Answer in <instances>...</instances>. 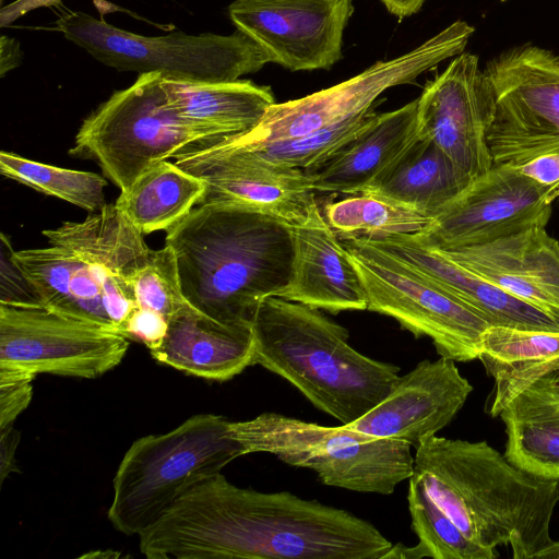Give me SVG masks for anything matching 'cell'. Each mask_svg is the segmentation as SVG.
I'll return each instance as SVG.
<instances>
[{"label":"cell","instance_id":"obj_13","mask_svg":"<svg viewBox=\"0 0 559 559\" xmlns=\"http://www.w3.org/2000/svg\"><path fill=\"white\" fill-rule=\"evenodd\" d=\"M491 119L492 96L478 57L462 52L424 87L416 134L433 141L468 186L493 165L487 144Z\"/></svg>","mask_w":559,"mask_h":559},{"label":"cell","instance_id":"obj_40","mask_svg":"<svg viewBox=\"0 0 559 559\" xmlns=\"http://www.w3.org/2000/svg\"><path fill=\"white\" fill-rule=\"evenodd\" d=\"M0 45V73L1 76H3L8 71L20 64L22 51L20 49V44L16 40L4 35L1 36Z\"/></svg>","mask_w":559,"mask_h":559},{"label":"cell","instance_id":"obj_28","mask_svg":"<svg viewBox=\"0 0 559 559\" xmlns=\"http://www.w3.org/2000/svg\"><path fill=\"white\" fill-rule=\"evenodd\" d=\"M408 509L412 527L418 544L404 548L393 546L388 558L433 559H495V549L468 539L428 493L423 480L415 474L409 477Z\"/></svg>","mask_w":559,"mask_h":559},{"label":"cell","instance_id":"obj_37","mask_svg":"<svg viewBox=\"0 0 559 559\" xmlns=\"http://www.w3.org/2000/svg\"><path fill=\"white\" fill-rule=\"evenodd\" d=\"M514 167L543 186L551 187L559 182V153L542 155Z\"/></svg>","mask_w":559,"mask_h":559},{"label":"cell","instance_id":"obj_42","mask_svg":"<svg viewBox=\"0 0 559 559\" xmlns=\"http://www.w3.org/2000/svg\"><path fill=\"white\" fill-rule=\"evenodd\" d=\"M535 558L537 559H559V540L550 542L547 546L540 549Z\"/></svg>","mask_w":559,"mask_h":559},{"label":"cell","instance_id":"obj_31","mask_svg":"<svg viewBox=\"0 0 559 559\" xmlns=\"http://www.w3.org/2000/svg\"><path fill=\"white\" fill-rule=\"evenodd\" d=\"M376 116L377 112L371 109L300 138L271 143L254 150L228 153H243L272 164L308 170L345 147L373 122Z\"/></svg>","mask_w":559,"mask_h":559},{"label":"cell","instance_id":"obj_10","mask_svg":"<svg viewBox=\"0 0 559 559\" xmlns=\"http://www.w3.org/2000/svg\"><path fill=\"white\" fill-rule=\"evenodd\" d=\"M341 240L365 286L367 310L395 319L416 337L428 336L440 357L478 359L481 334L490 325L478 312L365 237Z\"/></svg>","mask_w":559,"mask_h":559},{"label":"cell","instance_id":"obj_8","mask_svg":"<svg viewBox=\"0 0 559 559\" xmlns=\"http://www.w3.org/2000/svg\"><path fill=\"white\" fill-rule=\"evenodd\" d=\"M163 76L139 74L81 124L71 154L93 158L121 192L153 164L204 150L201 136L167 104Z\"/></svg>","mask_w":559,"mask_h":559},{"label":"cell","instance_id":"obj_24","mask_svg":"<svg viewBox=\"0 0 559 559\" xmlns=\"http://www.w3.org/2000/svg\"><path fill=\"white\" fill-rule=\"evenodd\" d=\"M492 393L489 413L504 424L507 460L534 477L559 480V404L530 386Z\"/></svg>","mask_w":559,"mask_h":559},{"label":"cell","instance_id":"obj_44","mask_svg":"<svg viewBox=\"0 0 559 559\" xmlns=\"http://www.w3.org/2000/svg\"><path fill=\"white\" fill-rule=\"evenodd\" d=\"M557 198H559V182L548 187L545 193V203L551 204Z\"/></svg>","mask_w":559,"mask_h":559},{"label":"cell","instance_id":"obj_22","mask_svg":"<svg viewBox=\"0 0 559 559\" xmlns=\"http://www.w3.org/2000/svg\"><path fill=\"white\" fill-rule=\"evenodd\" d=\"M162 84L169 107L201 136L205 148L250 131L275 104L270 86L249 80L179 82L163 78Z\"/></svg>","mask_w":559,"mask_h":559},{"label":"cell","instance_id":"obj_4","mask_svg":"<svg viewBox=\"0 0 559 559\" xmlns=\"http://www.w3.org/2000/svg\"><path fill=\"white\" fill-rule=\"evenodd\" d=\"M251 326L253 365L287 380L342 425L379 404L400 378L397 366L353 348L347 329L318 308L267 297Z\"/></svg>","mask_w":559,"mask_h":559},{"label":"cell","instance_id":"obj_11","mask_svg":"<svg viewBox=\"0 0 559 559\" xmlns=\"http://www.w3.org/2000/svg\"><path fill=\"white\" fill-rule=\"evenodd\" d=\"M483 71L492 96L487 144L493 165L519 166L559 153V55L524 44Z\"/></svg>","mask_w":559,"mask_h":559},{"label":"cell","instance_id":"obj_2","mask_svg":"<svg viewBox=\"0 0 559 559\" xmlns=\"http://www.w3.org/2000/svg\"><path fill=\"white\" fill-rule=\"evenodd\" d=\"M188 302L227 325H251L259 305L288 286L292 226L222 201L193 207L167 230Z\"/></svg>","mask_w":559,"mask_h":559},{"label":"cell","instance_id":"obj_19","mask_svg":"<svg viewBox=\"0 0 559 559\" xmlns=\"http://www.w3.org/2000/svg\"><path fill=\"white\" fill-rule=\"evenodd\" d=\"M438 250L503 290L559 316V242L545 227L481 245Z\"/></svg>","mask_w":559,"mask_h":559},{"label":"cell","instance_id":"obj_15","mask_svg":"<svg viewBox=\"0 0 559 559\" xmlns=\"http://www.w3.org/2000/svg\"><path fill=\"white\" fill-rule=\"evenodd\" d=\"M547 189L514 166L492 165L433 218L427 233L419 235L435 248L455 249L545 227L551 215V204L545 203Z\"/></svg>","mask_w":559,"mask_h":559},{"label":"cell","instance_id":"obj_16","mask_svg":"<svg viewBox=\"0 0 559 559\" xmlns=\"http://www.w3.org/2000/svg\"><path fill=\"white\" fill-rule=\"evenodd\" d=\"M175 160L181 169L205 182L199 204L229 202L290 226L305 223L317 204L312 178L300 168L210 148L177 156Z\"/></svg>","mask_w":559,"mask_h":559},{"label":"cell","instance_id":"obj_25","mask_svg":"<svg viewBox=\"0 0 559 559\" xmlns=\"http://www.w3.org/2000/svg\"><path fill=\"white\" fill-rule=\"evenodd\" d=\"M13 259L37 293L43 307L116 330L105 309L95 269L72 250L49 245L47 248L14 251Z\"/></svg>","mask_w":559,"mask_h":559},{"label":"cell","instance_id":"obj_43","mask_svg":"<svg viewBox=\"0 0 559 559\" xmlns=\"http://www.w3.org/2000/svg\"><path fill=\"white\" fill-rule=\"evenodd\" d=\"M121 554L120 552H117V551H112V550H97V551H91L88 554H84L83 556H81V558H93V559H98V558H104V559H107V558H118L120 557Z\"/></svg>","mask_w":559,"mask_h":559},{"label":"cell","instance_id":"obj_3","mask_svg":"<svg viewBox=\"0 0 559 559\" xmlns=\"http://www.w3.org/2000/svg\"><path fill=\"white\" fill-rule=\"evenodd\" d=\"M414 473L478 545H510L514 559H533L552 542L549 530L559 480L523 472L486 441L432 436L416 448Z\"/></svg>","mask_w":559,"mask_h":559},{"label":"cell","instance_id":"obj_9","mask_svg":"<svg viewBox=\"0 0 559 559\" xmlns=\"http://www.w3.org/2000/svg\"><path fill=\"white\" fill-rule=\"evenodd\" d=\"M473 34V26L457 20L413 50L377 61L344 82L298 99L273 104L253 129L209 148L226 153L254 150L365 114L373 109L384 91L414 83L440 62L464 52Z\"/></svg>","mask_w":559,"mask_h":559},{"label":"cell","instance_id":"obj_34","mask_svg":"<svg viewBox=\"0 0 559 559\" xmlns=\"http://www.w3.org/2000/svg\"><path fill=\"white\" fill-rule=\"evenodd\" d=\"M0 243V304L20 307L41 306L37 293L15 263L14 250L3 233Z\"/></svg>","mask_w":559,"mask_h":559},{"label":"cell","instance_id":"obj_33","mask_svg":"<svg viewBox=\"0 0 559 559\" xmlns=\"http://www.w3.org/2000/svg\"><path fill=\"white\" fill-rule=\"evenodd\" d=\"M133 287L138 308L168 322L179 310L190 305L181 290L174 252L166 245L159 250H153L148 263L136 274Z\"/></svg>","mask_w":559,"mask_h":559},{"label":"cell","instance_id":"obj_23","mask_svg":"<svg viewBox=\"0 0 559 559\" xmlns=\"http://www.w3.org/2000/svg\"><path fill=\"white\" fill-rule=\"evenodd\" d=\"M417 99L383 114L345 147L307 171L316 191H366L416 138Z\"/></svg>","mask_w":559,"mask_h":559},{"label":"cell","instance_id":"obj_27","mask_svg":"<svg viewBox=\"0 0 559 559\" xmlns=\"http://www.w3.org/2000/svg\"><path fill=\"white\" fill-rule=\"evenodd\" d=\"M205 182L167 159L142 173L116 200V206L143 234L168 230L198 205Z\"/></svg>","mask_w":559,"mask_h":559},{"label":"cell","instance_id":"obj_35","mask_svg":"<svg viewBox=\"0 0 559 559\" xmlns=\"http://www.w3.org/2000/svg\"><path fill=\"white\" fill-rule=\"evenodd\" d=\"M167 328V320L138 308L124 324L122 334L129 340L143 343L151 350L162 343Z\"/></svg>","mask_w":559,"mask_h":559},{"label":"cell","instance_id":"obj_26","mask_svg":"<svg viewBox=\"0 0 559 559\" xmlns=\"http://www.w3.org/2000/svg\"><path fill=\"white\" fill-rule=\"evenodd\" d=\"M466 187L442 150L416 134L401 156L364 192L391 199L435 218Z\"/></svg>","mask_w":559,"mask_h":559},{"label":"cell","instance_id":"obj_6","mask_svg":"<svg viewBox=\"0 0 559 559\" xmlns=\"http://www.w3.org/2000/svg\"><path fill=\"white\" fill-rule=\"evenodd\" d=\"M245 454L266 452L284 463L312 469L328 486L390 495L414 473L411 444L377 438L345 425L331 427L276 413L231 421Z\"/></svg>","mask_w":559,"mask_h":559},{"label":"cell","instance_id":"obj_12","mask_svg":"<svg viewBox=\"0 0 559 559\" xmlns=\"http://www.w3.org/2000/svg\"><path fill=\"white\" fill-rule=\"evenodd\" d=\"M130 340L43 306L0 304V367L33 376L95 379L117 367Z\"/></svg>","mask_w":559,"mask_h":559},{"label":"cell","instance_id":"obj_1","mask_svg":"<svg viewBox=\"0 0 559 559\" xmlns=\"http://www.w3.org/2000/svg\"><path fill=\"white\" fill-rule=\"evenodd\" d=\"M139 547L148 559H385L393 544L346 510L240 488L218 473L144 528Z\"/></svg>","mask_w":559,"mask_h":559},{"label":"cell","instance_id":"obj_30","mask_svg":"<svg viewBox=\"0 0 559 559\" xmlns=\"http://www.w3.org/2000/svg\"><path fill=\"white\" fill-rule=\"evenodd\" d=\"M0 173L92 213L106 205L104 189L107 181L95 173L51 166L5 151L0 153Z\"/></svg>","mask_w":559,"mask_h":559},{"label":"cell","instance_id":"obj_5","mask_svg":"<svg viewBox=\"0 0 559 559\" xmlns=\"http://www.w3.org/2000/svg\"><path fill=\"white\" fill-rule=\"evenodd\" d=\"M230 423L221 415L198 414L166 433L136 439L114 477L112 526L139 535L190 488L245 455Z\"/></svg>","mask_w":559,"mask_h":559},{"label":"cell","instance_id":"obj_20","mask_svg":"<svg viewBox=\"0 0 559 559\" xmlns=\"http://www.w3.org/2000/svg\"><path fill=\"white\" fill-rule=\"evenodd\" d=\"M292 230L293 274L278 297L331 313L367 310L362 281L319 204L305 223L292 226Z\"/></svg>","mask_w":559,"mask_h":559},{"label":"cell","instance_id":"obj_21","mask_svg":"<svg viewBox=\"0 0 559 559\" xmlns=\"http://www.w3.org/2000/svg\"><path fill=\"white\" fill-rule=\"evenodd\" d=\"M150 353L194 377L227 381L253 365L252 326L223 324L188 305L171 317L162 343Z\"/></svg>","mask_w":559,"mask_h":559},{"label":"cell","instance_id":"obj_7","mask_svg":"<svg viewBox=\"0 0 559 559\" xmlns=\"http://www.w3.org/2000/svg\"><path fill=\"white\" fill-rule=\"evenodd\" d=\"M56 25L68 40L110 68L157 72L171 81L231 82L270 62L262 48L239 29L230 35L145 36L81 11L62 14Z\"/></svg>","mask_w":559,"mask_h":559},{"label":"cell","instance_id":"obj_38","mask_svg":"<svg viewBox=\"0 0 559 559\" xmlns=\"http://www.w3.org/2000/svg\"><path fill=\"white\" fill-rule=\"evenodd\" d=\"M20 441V432L13 426L0 430V481L5 480L13 472H17L15 451Z\"/></svg>","mask_w":559,"mask_h":559},{"label":"cell","instance_id":"obj_39","mask_svg":"<svg viewBox=\"0 0 559 559\" xmlns=\"http://www.w3.org/2000/svg\"><path fill=\"white\" fill-rule=\"evenodd\" d=\"M60 1L61 0H15L2 7L0 11V26L5 27L29 11L41 7H52L60 3Z\"/></svg>","mask_w":559,"mask_h":559},{"label":"cell","instance_id":"obj_14","mask_svg":"<svg viewBox=\"0 0 559 559\" xmlns=\"http://www.w3.org/2000/svg\"><path fill=\"white\" fill-rule=\"evenodd\" d=\"M353 0H235L228 14L270 62L290 71L328 70L342 58Z\"/></svg>","mask_w":559,"mask_h":559},{"label":"cell","instance_id":"obj_29","mask_svg":"<svg viewBox=\"0 0 559 559\" xmlns=\"http://www.w3.org/2000/svg\"><path fill=\"white\" fill-rule=\"evenodd\" d=\"M323 211L340 239L425 234L433 222L419 211L369 192L326 203Z\"/></svg>","mask_w":559,"mask_h":559},{"label":"cell","instance_id":"obj_41","mask_svg":"<svg viewBox=\"0 0 559 559\" xmlns=\"http://www.w3.org/2000/svg\"><path fill=\"white\" fill-rule=\"evenodd\" d=\"M385 9L399 19L417 13L426 0H380Z\"/></svg>","mask_w":559,"mask_h":559},{"label":"cell","instance_id":"obj_17","mask_svg":"<svg viewBox=\"0 0 559 559\" xmlns=\"http://www.w3.org/2000/svg\"><path fill=\"white\" fill-rule=\"evenodd\" d=\"M472 391L454 360L425 359L400 376L379 404L345 426L372 437L402 440L416 449L450 424Z\"/></svg>","mask_w":559,"mask_h":559},{"label":"cell","instance_id":"obj_18","mask_svg":"<svg viewBox=\"0 0 559 559\" xmlns=\"http://www.w3.org/2000/svg\"><path fill=\"white\" fill-rule=\"evenodd\" d=\"M49 245L72 250L96 271L107 314L118 332L138 309L133 282L153 250L143 233L116 206L106 204L81 222L43 230Z\"/></svg>","mask_w":559,"mask_h":559},{"label":"cell","instance_id":"obj_36","mask_svg":"<svg viewBox=\"0 0 559 559\" xmlns=\"http://www.w3.org/2000/svg\"><path fill=\"white\" fill-rule=\"evenodd\" d=\"M34 378L0 383V430L13 426L16 417L28 406Z\"/></svg>","mask_w":559,"mask_h":559},{"label":"cell","instance_id":"obj_32","mask_svg":"<svg viewBox=\"0 0 559 559\" xmlns=\"http://www.w3.org/2000/svg\"><path fill=\"white\" fill-rule=\"evenodd\" d=\"M559 356V332L489 325L480 337L478 359L491 377L498 372Z\"/></svg>","mask_w":559,"mask_h":559}]
</instances>
